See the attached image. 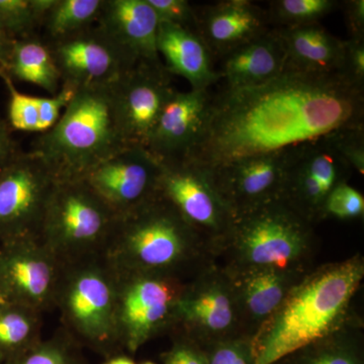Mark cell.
Wrapping results in <instances>:
<instances>
[{
  "instance_id": "6da1fadb",
  "label": "cell",
  "mask_w": 364,
  "mask_h": 364,
  "mask_svg": "<svg viewBox=\"0 0 364 364\" xmlns=\"http://www.w3.org/2000/svg\"><path fill=\"white\" fill-rule=\"evenodd\" d=\"M363 86L343 72L287 67L252 87L210 93L200 140L182 161L210 171L363 128Z\"/></svg>"
},
{
  "instance_id": "7a4b0ae2",
  "label": "cell",
  "mask_w": 364,
  "mask_h": 364,
  "mask_svg": "<svg viewBox=\"0 0 364 364\" xmlns=\"http://www.w3.org/2000/svg\"><path fill=\"white\" fill-rule=\"evenodd\" d=\"M363 277L359 254L304 275L254 336L253 364H275L348 324Z\"/></svg>"
},
{
  "instance_id": "3957f363",
  "label": "cell",
  "mask_w": 364,
  "mask_h": 364,
  "mask_svg": "<svg viewBox=\"0 0 364 364\" xmlns=\"http://www.w3.org/2000/svg\"><path fill=\"white\" fill-rule=\"evenodd\" d=\"M117 272L156 273L183 279L215 263L202 236L159 195L119 218L104 252Z\"/></svg>"
},
{
  "instance_id": "277c9868",
  "label": "cell",
  "mask_w": 364,
  "mask_h": 364,
  "mask_svg": "<svg viewBox=\"0 0 364 364\" xmlns=\"http://www.w3.org/2000/svg\"><path fill=\"white\" fill-rule=\"evenodd\" d=\"M112 85L77 88L57 124L33 143L31 152L58 181L81 178L97 163L130 147L117 121Z\"/></svg>"
},
{
  "instance_id": "5b68a950",
  "label": "cell",
  "mask_w": 364,
  "mask_h": 364,
  "mask_svg": "<svg viewBox=\"0 0 364 364\" xmlns=\"http://www.w3.org/2000/svg\"><path fill=\"white\" fill-rule=\"evenodd\" d=\"M316 238L313 224L282 200L233 215L217 253L230 273L255 268L308 273Z\"/></svg>"
},
{
  "instance_id": "8992f818",
  "label": "cell",
  "mask_w": 364,
  "mask_h": 364,
  "mask_svg": "<svg viewBox=\"0 0 364 364\" xmlns=\"http://www.w3.org/2000/svg\"><path fill=\"white\" fill-rule=\"evenodd\" d=\"M55 309L62 328L105 359L124 353L117 327L116 273L104 255L64 265Z\"/></svg>"
},
{
  "instance_id": "52a82bcc",
  "label": "cell",
  "mask_w": 364,
  "mask_h": 364,
  "mask_svg": "<svg viewBox=\"0 0 364 364\" xmlns=\"http://www.w3.org/2000/svg\"><path fill=\"white\" fill-rule=\"evenodd\" d=\"M119 217L81 179L58 181L39 238L63 265L104 255Z\"/></svg>"
},
{
  "instance_id": "ba28073f",
  "label": "cell",
  "mask_w": 364,
  "mask_h": 364,
  "mask_svg": "<svg viewBox=\"0 0 364 364\" xmlns=\"http://www.w3.org/2000/svg\"><path fill=\"white\" fill-rule=\"evenodd\" d=\"M114 273L119 343L123 352L136 354L150 340L172 330L177 301L186 282L156 273Z\"/></svg>"
},
{
  "instance_id": "9c48e42d",
  "label": "cell",
  "mask_w": 364,
  "mask_h": 364,
  "mask_svg": "<svg viewBox=\"0 0 364 364\" xmlns=\"http://www.w3.org/2000/svg\"><path fill=\"white\" fill-rule=\"evenodd\" d=\"M200 347L243 336L229 273L213 263L186 282L172 330Z\"/></svg>"
},
{
  "instance_id": "30bf717a",
  "label": "cell",
  "mask_w": 364,
  "mask_h": 364,
  "mask_svg": "<svg viewBox=\"0 0 364 364\" xmlns=\"http://www.w3.org/2000/svg\"><path fill=\"white\" fill-rule=\"evenodd\" d=\"M58 179L39 156L21 151L0 171V245L39 237Z\"/></svg>"
},
{
  "instance_id": "8fae6325",
  "label": "cell",
  "mask_w": 364,
  "mask_h": 364,
  "mask_svg": "<svg viewBox=\"0 0 364 364\" xmlns=\"http://www.w3.org/2000/svg\"><path fill=\"white\" fill-rule=\"evenodd\" d=\"M64 265L39 237L0 245V299L42 314L54 310Z\"/></svg>"
},
{
  "instance_id": "7c38bea8",
  "label": "cell",
  "mask_w": 364,
  "mask_h": 364,
  "mask_svg": "<svg viewBox=\"0 0 364 364\" xmlns=\"http://www.w3.org/2000/svg\"><path fill=\"white\" fill-rule=\"evenodd\" d=\"M159 163L158 193L203 237L215 257L233 214L207 172L186 161Z\"/></svg>"
},
{
  "instance_id": "4fadbf2b",
  "label": "cell",
  "mask_w": 364,
  "mask_h": 364,
  "mask_svg": "<svg viewBox=\"0 0 364 364\" xmlns=\"http://www.w3.org/2000/svg\"><path fill=\"white\" fill-rule=\"evenodd\" d=\"M160 163L143 147L130 146L97 163L81 181L122 218L158 196Z\"/></svg>"
},
{
  "instance_id": "5bb4252c",
  "label": "cell",
  "mask_w": 364,
  "mask_h": 364,
  "mask_svg": "<svg viewBox=\"0 0 364 364\" xmlns=\"http://www.w3.org/2000/svg\"><path fill=\"white\" fill-rule=\"evenodd\" d=\"M163 63L139 62L112 85L117 121L128 146L147 147L176 88Z\"/></svg>"
},
{
  "instance_id": "9a60e30c",
  "label": "cell",
  "mask_w": 364,
  "mask_h": 364,
  "mask_svg": "<svg viewBox=\"0 0 364 364\" xmlns=\"http://www.w3.org/2000/svg\"><path fill=\"white\" fill-rule=\"evenodd\" d=\"M47 45L62 82L70 83L76 88L114 85L139 63L97 25Z\"/></svg>"
},
{
  "instance_id": "2e32d148",
  "label": "cell",
  "mask_w": 364,
  "mask_h": 364,
  "mask_svg": "<svg viewBox=\"0 0 364 364\" xmlns=\"http://www.w3.org/2000/svg\"><path fill=\"white\" fill-rule=\"evenodd\" d=\"M291 152L250 157L205 172L232 214H240L282 200Z\"/></svg>"
},
{
  "instance_id": "e0dca14e",
  "label": "cell",
  "mask_w": 364,
  "mask_h": 364,
  "mask_svg": "<svg viewBox=\"0 0 364 364\" xmlns=\"http://www.w3.org/2000/svg\"><path fill=\"white\" fill-rule=\"evenodd\" d=\"M210 100V90L172 93L146 147L158 162L186 159L202 136Z\"/></svg>"
},
{
  "instance_id": "ac0fdd59",
  "label": "cell",
  "mask_w": 364,
  "mask_h": 364,
  "mask_svg": "<svg viewBox=\"0 0 364 364\" xmlns=\"http://www.w3.org/2000/svg\"><path fill=\"white\" fill-rule=\"evenodd\" d=\"M195 11L196 33L218 58L269 30L267 13L247 0L195 6Z\"/></svg>"
},
{
  "instance_id": "d6986e66",
  "label": "cell",
  "mask_w": 364,
  "mask_h": 364,
  "mask_svg": "<svg viewBox=\"0 0 364 364\" xmlns=\"http://www.w3.org/2000/svg\"><path fill=\"white\" fill-rule=\"evenodd\" d=\"M228 273L233 284L242 335L252 339L291 289L306 274L274 268Z\"/></svg>"
},
{
  "instance_id": "ffe728a7",
  "label": "cell",
  "mask_w": 364,
  "mask_h": 364,
  "mask_svg": "<svg viewBox=\"0 0 364 364\" xmlns=\"http://www.w3.org/2000/svg\"><path fill=\"white\" fill-rule=\"evenodd\" d=\"M160 21L147 0H105L97 26L136 62L162 63Z\"/></svg>"
},
{
  "instance_id": "44dd1931",
  "label": "cell",
  "mask_w": 364,
  "mask_h": 364,
  "mask_svg": "<svg viewBox=\"0 0 364 364\" xmlns=\"http://www.w3.org/2000/svg\"><path fill=\"white\" fill-rule=\"evenodd\" d=\"M221 59L217 70L224 87L230 90L263 85L279 76L287 68V55L279 28L236 48Z\"/></svg>"
},
{
  "instance_id": "7402d4cb",
  "label": "cell",
  "mask_w": 364,
  "mask_h": 364,
  "mask_svg": "<svg viewBox=\"0 0 364 364\" xmlns=\"http://www.w3.org/2000/svg\"><path fill=\"white\" fill-rule=\"evenodd\" d=\"M157 48L166 70L186 79L191 90H210L220 81L212 54L195 31L160 23Z\"/></svg>"
},
{
  "instance_id": "603a6c76",
  "label": "cell",
  "mask_w": 364,
  "mask_h": 364,
  "mask_svg": "<svg viewBox=\"0 0 364 364\" xmlns=\"http://www.w3.org/2000/svg\"><path fill=\"white\" fill-rule=\"evenodd\" d=\"M287 55V67L308 72H343L347 41L318 23L279 28Z\"/></svg>"
},
{
  "instance_id": "cb8c5ba5",
  "label": "cell",
  "mask_w": 364,
  "mask_h": 364,
  "mask_svg": "<svg viewBox=\"0 0 364 364\" xmlns=\"http://www.w3.org/2000/svg\"><path fill=\"white\" fill-rule=\"evenodd\" d=\"M4 71L11 79L32 83L51 95L58 92L61 74L49 46L37 36L14 40Z\"/></svg>"
},
{
  "instance_id": "d4e9b609",
  "label": "cell",
  "mask_w": 364,
  "mask_h": 364,
  "mask_svg": "<svg viewBox=\"0 0 364 364\" xmlns=\"http://www.w3.org/2000/svg\"><path fill=\"white\" fill-rule=\"evenodd\" d=\"M353 318L339 331L294 352L275 364H364L363 334Z\"/></svg>"
},
{
  "instance_id": "484cf974",
  "label": "cell",
  "mask_w": 364,
  "mask_h": 364,
  "mask_svg": "<svg viewBox=\"0 0 364 364\" xmlns=\"http://www.w3.org/2000/svg\"><path fill=\"white\" fill-rule=\"evenodd\" d=\"M43 315L0 299V363L42 339Z\"/></svg>"
},
{
  "instance_id": "4316f807",
  "label": "cell",
  "mask_w": 364,
  "mask_h": 364,
  "mask_svg": "<svg viewBox=\"0 0 364 364\" xmlns=\"http://www.w3.org/2000/svg\"><path fill=\"white\" fill-rule=\"evenodd\" d=\"M333 135L304 144L294 150L298 161L322 186L327 196L335 186L347 182L352 171L350 165L335 147Z\"/></svg>"
},
{
  "instance_id": "83f0119b",
  "label": "cell",
  "mask_w": 364,
  "mask_h": 364,
  "mask_svg": "<svg viewBox=\"0 0 364 364\" xmlns=\"http://www.w3.org/2000/svg\"><path fill=\"white\" fill-rule=\"evenodd\" d=\"M104 4L105 0H55L41 26L44 42L66 39L95 26Z\"/></svg>"
},
{
  "instance_id": "f1b7e54d",
  "label": "cell",
  "mask_w": 364,
  "mask_h": 364,
  "mask_svg": "<svg viewBox=\"0 0 364 364\" xmlns=\"http://www.w3.org/2000/svg\"><path fill=\"white\" fill-rule=\"evenodd\" d=\"M291 149L282 200L306 221L314 224L325 219L327 193L320 183L301 164Z\"/></svg>"
},
{
  "instance_id": "f546056e",
  "label": "cell",
  "mask_w": 364,
  "mask_h": 364,
  "mask_svg": "<svg viewBox=\"0 0 364 364\" xmlns=\"http://www.w3.org/2000/svg\"><path fill=\"white\" fill-rule=\"evenodd\" d=\"M1 364H88L83 347L59 328L52 337L41 339L26 351Z\"/></svg>"
},
{
  "instance_id": "4dcf8cb0",
  "label": "cell",
  "mask_w": 364,
  "mask_h": 364,
  "mask_svg": "<svg viewBox=\"0 0 364 364\" xmlns=\"http://www.w3.org/2000/svg\"><path fill=\"white\" fill-rule=\"evenodd\" d=\"M55 0H0V28L14 40L33 37Z\"/></svg>"
},
{
  "instance_id": "1f68e13d",
  "label": "cell",
  "mask_w": 364,
  "mask_h": 364,
  "mask_svg": "<svg viewBox=\"0 0 364 364\" xmlns=\"http://www.w3.org/2000/svg\"><path fill=\"white\" fill-rule=\"evenodd\" d=\"M337 6L335 0H277L270 4L268 21L284 28L318 23Z\"/></svg>"
},
{
  "instance_id": "d6a6232c",
  "label": "cell",
  "mask_w": 364,
  "mask_h": 364,
  "mask_svg": "<svg viewBox=\"0 0 364 364\" xmlns=\"http://www.w3.org/2000/svg\"><path fill=\"white\" fill-rule=\"evenodd\" d=\"M0 77L9 93L7 119L11 131L36 132L40 133L39 109L37 97H30L16 90L11 76L0 67Z\"/></svg>"
},
{
  "instance_id": "836d02e7",
  "label": "cell",
  "mask_w": 364,
  "mask_h": 364,
  "mask_svg": "<svg viewBox=\"0 0 364 364\" xmlns=\"http://www.w3.org/2000/svg\"><path fill=\"white\" fill-rule=\"evenodd\" d=\"M208 364H253L252 338L246 336L221 340L200 347Z\"/></svg>"
},
{
  "instance_id": "e575fe53",
  "label": "cell",
  "mask_w": 364,
  "mask_h": 364,
  "mask_svg": "<svg viewBox=\"0 0 364 364\" xmlns=\"http://www.w3.org/2000/svg\"><path fill=\"white\" fill-rule=\"evenodd\" d=\"M324 213L325 218L334 217L340 220L363 217V193L349 186L347 182L340 183L328 193L325 200Z\"/></svg>"
},
{
  "instance_id": "d590c367",
  "label": "cell",
  "mask_w": 364,
  "mask_h": 364,
  "mask_svg": "<svg viewBox=\"0 0 364 364\" xmlns=\"http://www.w3.org/2000/svg\"><path fill=\"white\" fill-rule=\"evenodd\" d=\"M77 88L70 83L62 82L61 87L52 97H37L39 109L40 133L51 130L59 121L61 112L70 104Z\"/></svg>"
},
{
  "instance_id": "8d00e7d4",
  "label": "cell",
  "mask_w": 364,
  "mask_h": 364,
  "mask_svg": "<svg viewBox=\"0 0 364 364\" xmlns=\"http://www.w3.org/2000/svg\"><path fill=\"white\" fill-rule=\"evenodd\" d=\"M160 23H171L196 32L195 6L186 0H147Z\"/></svg>"
},
{
  "instance_id": "74e56055",
  "label": "cell",
  "mask_w": 364,
  "mask_h": 364,
  "mask_svg": "<svg viewBox=\"0 0 364 364\" xmlns=\"http://www.w3.org/2000/svg\"><path fill=\"white\" fill-rule=\"evenodd\" d=\"M333 143L352 170L364 174L363 128L339 132L332 136Z\"/></svg>"
},
{
  "instance_id": "f35d334b",
  "label": "cell",
  "mask_w": 364,
  "mask_h": 364,
  "mask_svg": "<svg viewBox=\"0 0 364 364\" xmlns=\"http://www.w3.org/2000/svg\"><path fill=\"white\" fill-rule=\"evenodd\" d=\"M171 347L163 352V364H208L203 350L191 340L176 334Z\"/></svg>"
},
{
  "instance_id": "ab89813d",
  "label": "cell",
  "mask_w": 364,
  "mask_h": 364,
  "mask_svg": "<svg viewBox=\"0 0 364 364\" xmlns=\"http://www.w3.org/2000/svg\"><path fill=\"white\" fill-rule=\"evenodd\" d=\"M347 41L344 73L359 85L364 81V39Z\"/></svg>"
},
{
  "instance_id": "60d3db41",
  "label": "cell",
  "mask_w": 364,
  "mask_h": 364,
  "mask_svg": "<svg viewBox=\"0 0 364 364\" xmlns=\"http://www.w3.org/2000/svg\"><path fill=\"white\" fill-rule=\"evenodd\" d=\"M345 16L350 32V39H363L364 1L350 0L345 2Z\"/></svg>"
},
{
  "instance_id": "b9f144b4",
  "label": "cell",
  "mask_w": 364,
  "mask_h": 364,
  "mask_svg": "<svg viewBox=\"0 0 364 364\" xmlns=\"http://www.w3.org/2000/svg\"><path fill=\"white\" fill-rule=\"evenodd\" d=\"M6 119L0 117V171L21 152Z\"/></svg>"
},
{
  "instance_id": "7bdbcfd3",
  "label": "cell",
  "mask_w": 364,
  "mask_h": 364,
  "mask_svg": "<svg viewBox=\"0 0 364 364\" xmlns=\"http://www.w3.org/2000/svg\"><path fill=\"white\" fill-rule=\"evenodd\" d=\"M14 39L0 28V67L4 68L9 61Z\"/></svg>"
},
{
  "instance_id": "ee69618b",
  "label": "cell",
  "mask_w": 364,
  "mask_h": 364,
  "mask_svg": "<svg viewBox=\"0 0 364 364\" xmlns=\"http://www.w3.org/2000/svg\"><path fill=\"white\" fill-rule=\"evenodd\" d=\"M102 364H136V363L131 356L127 355V354L119 353L105 359V363Z\"/></svg>"
},
{
  "instance_id": "f6af8a7d",
  "label": "cell",
  "mask_w": 364,
  "mask_h": 364,
  "mask_svg": "<svg viewBox=\"0 0 364 364\" xmlns=\"http://www.w3.org/2000/svg\"><path fill=\"white\" fill-rule=\"evenodd\" d=\"M141 364H158V363H153V361H145V363H143Z\"/></svg>"
},
{
  "instance_id": "bcb514c9",
  "label": "cell",
  "mask_w": 364,
  "mask_h": 364,
  "mask_svg": "<svg viewBox=\"0 0 364 364\" xmlns=\"http://www.w3.org/2000/svg\"><path fill=\"white\" fill-rule=\"evenodd\" d=\"M0 364H1V363H0Z\"/></svg>"
}]
</instances>
